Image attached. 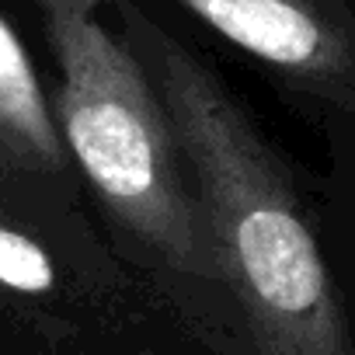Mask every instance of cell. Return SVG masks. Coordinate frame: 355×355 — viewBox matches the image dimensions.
I'll return each instance as SVG.
<instances>
[{"mask_svg":"<svg viewBox=\"0 0 355 355\" xmlns=\"http://www.w3.org/2000/svg\"><path fill=\"white\" fill-rule=\"evenodd\" d=\"M60 67L56 125L108 213L171 272L213 282L220 265L164 101L101 0H35Z\"/></svg>","mask_w":355,"mask_h":355,"instance_id":"2","label":"cell"},{"mask_svg":"<svg viewBox=\"0 0 355 355\" xmlns=\"http://www.w3.org/2000/svg\"><path fill=\"white\" fill-rule=\"evenodd\" d=\"M119 18L164 101L254 355H355L331 268L265 136L223 80L136 4L119 0Z\"/></svg>","mask_w":355,"mask_h":355,"instance_id":"1","label":"cell"},{"mask_svg":"<svg viewBox=\"0 0 355 355\" xmlns=\"http://www.w3.org/2000/svg\"><path fill=\"white\" fill-rule=\"evenodd\" d=\"M237 49L355 115V21L331 0H178Z\"/></svg>","mask_w":355,"mask_h":355,"instance_id":"3","label":"cell"},{"mask_svg":"<svg viewBox=\"0 0 355 355\" xmlns=\"http://www.w3.org/2000/svg\"><path fill=\"white\" fill-rule=\"evenodd\" d=\"M0 286L21 296H46L56 286L49 254L15 227L0 223Z\"/></svg>","mask_w":355,"mask_h":355,"instance_id":"5","label":"cell"},{"mask_svg":"<svg viewBox=\"0 0 355 355\" xmlns=\"http://www.w3.org/2000/svg\"><path fill=\"white\" fill-rule=\"evenodd\" d=\"M67 146L46 105L35 67L0 18V171H60Z\"/></svg>","mask_w":355,"mask_h":355,"instance_id":"4","label":"cell"}]
</instances>
